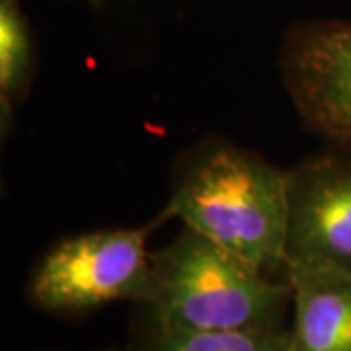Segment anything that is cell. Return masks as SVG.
<instances>
[{
    "label": "cell",
    "mask_w": 351,
    "mask_h": 351,
    "mask_svg": "<svg viewBox=\"0 0 351 351\" xmlns=\"http://www.w3.org/2000/svg\"><path fill=\"white\" fill-rule=\"evenodd\" d=\"M291 174L232 143L203 145L182 166L164 217L285 279Z\"/></svg>",
    "instance_id": "6da1fadb"
},
{
    "label": "cell",
    "mask_w": 351,
    "mask_h": 351,
    "mask_svg": "<svg viewBox=\"0 0 351 351\" xmlns=\"http://www.w3.org/2000/svg\"><path fill=\"white\" fill-rule=\"evenodd\" d=\"M151 330L283 332L291 306L287 279L260 271L237 254L184 226L152 254Z\"/></svg>",
    "instance_id": "7a4b0ae2"
},
{
    "label": "cell",
    "mask_w": 351,
    "mask_h": 351,
    "mask_svg": "<svg viewBox=\"0 0 351 351\" xmlns=\"http://www.w3.org/2000/svg\"><path fill=\"white\" fill-rule=\"evenodd\" d=\"M152 225L106 228L57 242L38 263L29 297L51 313H88L106 304H147L154 291L152 254L147 250Z\"/></svg>",
    "instance_id": "3957f363"
},
{
    "label": "cell",
    "mask_w": 351,
    "mask_h": 351,
    "mask_svg": "<svg viewBox=\"0 0 351 351\" xmlns=\"http://www.w3.org/2000/svg\"><path fill=\"white\" fill-rule=\"evenodd\" d=\"M281 69L304 123L336 147L351 149V20L295 27Z\"/></svg>",
    "instance_id": "277c9868"
},
{
    "label": "cell",
    "mask_w": 351,
    "mask_h": 351,
    "mask_svg": "<svg viewBox=\"0 0 351 351\" xmlns=\"http://www.w3.org/2000/svg\"><path fill=\"white\" fill-rule=\"evenodd\" d=\"M289 174L287 263L351 269V149L313 156Z\"/></svg>",
    "instance_id": "5b68a950"
},
{
    "label": "cell",
    "mask_w": 351,
    "mask_h": 351,
    "mask_svg": "<svg viewBox=\"0 0 351 351\" xmlns=\"http://www.w3.org/2000/svg\"><path fill=\"white\" fill-rule=\"evenodd\" d=\"M289 351H351V269L289 262Z\"/></svg>",
    "instance_id": "8992f818"
},
{
    "label": "cell",
    "mask_w": 351,
    "mask_h": 351,
    "mask_svg": "<svg viewBox=\"0 0 351 351\" xmlns=\"http://www.w3.org/2000/svg\"><path fill=\"white\" fill-rule=\"evenodd\" d=\"M34 73V38L20 0H0V112L2 125L24 98Z\"/></svg>",
    "instance_id": "52a82bcc"
},
{
    "label": "cell",
    "mask_w": 351,
    "mask_h": 351,
    "mask_svg": "<svg viewBox=\"0 0 351 351\" xmlns=\"http://www.w3.org/2000/svg\"><path fill=\"white\" fill-rule=\"evenodd\" d=\"M287 330L283 332L151 330L141 351H289Z\"/></svg>",
    "instance_id": "ba28073f"
},
{
    "label": "cell",
    "mask_w": 351,
    "mask_h": 351,
    "mask_svg": "<svg viewBox=\"0 0 351 351\" xmlns=\"http://www.w3.org/2000/svg\"><path fill=\"white\" fill-rule=\"evenodd\" d=\"M90 2H101V0H90Z\"/></svg>",
    "instance_id": "9c48e42d"
}]
</instances>
